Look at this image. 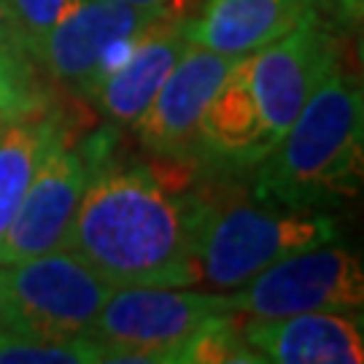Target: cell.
I'll return each mask as SVG.
<instances>
[{
	"instance_id": "obj_1",
	"label": "cell",
	"mask_w": 364,
	"mask_h": 364,
	"mask_svg": "<svg viewBox=\"0 0 364 364\" xmlns=\"http://www.w3.org/2000/svg\"><path fill=\"white\" fill-rule=\"evenodd\" d=\"M87 186L65 248L111 287H195V243L205 208L186 159L132 162L114 156V132L78 146Z\"/></svg>"
},
{
	"instance_id": "obj_3",
	"label": "cell",
	"mask_w": 364,
	"mask_h": 364,
	"mask_svg": "<svg viewBox=\"0 0 364 364\" xmlns=\"http://www.w3.org/2000/svg\"><path fill=\"white\" fill-rule=\"evenodd\" d=\"M205 208L195 243L197 284L237 291L264 267L299 251L329 246L338 221L316 210L248 200L227 186H203Z\"/></svg>"
},
{
	"instance_id": "obj_15",
	"label": "cell",
	"mask_w": 364,
	"mask_h": 364,
	"mask_svg": "<svg viewBox=\"0 0 364 364\" xmlns=\"http://www.w3.org/2000/svg\"><path fill=\"white\" fill-rule=\"evenodd\" d=\"M63 138L65 117L52 108L30 119L6 122L0 130V237L6 235L41 162Z\"/></svg>"
},
{
	"instance_id": "obj_4",
	"label": "cell",
	"mask_w": 364,
	"mask_h": 364,
	"mask_svg": "<svg viewBox=\"0 0 364 364\" xmlns=\"http://www.w3.org/2000/svg\"><path fill=\"white\" fill-rule=\"evenodd\" d=\"M6 267V329L27 338H84L117 289L70 248Z\"/></svg>"
},
{
	"instance_id": "obj_12",
	"label": "cell",
	"mask_w": 364,
	"mask_h": 364,
	"mask_svg": "<svg viewBox=\"0 0 364 364\" xmlns=\"http://www.w3.org/2000/svg\"><path fill=\"white\" fill-rule=\"evenodd\" d=\"M318 0H203L195 16H183L186 43L219 54H254L287 36Z\"/></svg>"
},
{
	"instance_id": "obj_9",
	"label": "cell",
	"mask_w": 364,
	"mask_h": 364,
	"mask_svg": "<svg viewBox=\"0 0 364 364\" xmlns=\"http://www.w3.org/2000/svg\"><path fill=\"white\" fill-rule=\"evenodd\" d=\"M84 186V154L63 138L41 162L9 230L0 237V264H16L65 248Z\"/></svg>"
},
{
	"instance_id": "obj_18",
	"label": "cell",
	"mask_w": 364,
	"mask_h": 364,
	"mask_svg": "<svg viewBox=\"0 0 364 364\" xmlns=\"http://www.w3.org/2000/svg\"><path fill=\"white\" fill-rule=\"evenodd\" d=\"M3 3L16 30L30 43V49H36L41 38L78 6V0H3Z\"/></svg>"
},
{
	"instance_id": "obj_6",
	"label": "cell",
	"mask_w": 364,
	"mask_h": 364,
	"mask_svg": "<svg viewBox=\"0 0 364 364\" xmlns=\"http://www.w3.org/2000/svg\"><path fill=\"white\" fill-rule=\"evenodd\" d=\"M364 302L362 262L346 248H311L264 267L230 294L232 313L281 318L297 313H353Z\"/></svg>"
},
{
	"instance_id": "obj_10",
	"label": "cell",
	"mask_w": 364,
	"mask_h": 364,
	"mask_svg": "<svg viewBox=\"0 0 364 364\" xmlns=\"http://www.w3.org/2000/svg\"><path fill=\"white\" fill-rule=\"evenodd\" d=\"M168 14L165 9H135L114 0H78V6L60 19L33 49L54 84L84 95L97 57L114 38L141 33Z\"/></svg>"
},
{
	"instance_id": "obj_5",
	"label": "cell",
	"mask_w": 364,
	"mask_h": 364,
	"mask_svg": "<svg viewBox=\"0 0 364 364\" xmlns=\"http://www.w3.org/2000/svg\"><path fill=\"white\" fill-rule=\"evenodd\" d=\"M232 313L227 291H192L181 287H117L87 338L105 348H138L162 353L176 364L186 340L210 321Z\"/></svg>"
},
{
	"instance_id": "obj_7",
	"label": "cell",
	"mask_w": 364,
	"mask_h": 364,
	"mask_svg": "<svg viewBox=\"0 0 364 364\" xmlns=\"http://www.w3.org/2000/svg\"><path fill=\"white\" fill-rule=\"evenodd\" d=\"M338 38L318 19V11L299 19L287 36L248 54V84L273 149L308 97L338 70Z\"/></svg>"
},
{
	"instance_id": "obj_11",
	"label": "cell",
	"mask_w": 364,
	"mask_h": 364,
	"mask_svg": "<svg viewBox=\"0 0 364 364\" xmlns=\"http://www.w3.org/2000/svg\"><path fill=\"white\" fill-rule=\"evenodd\" d=\"M246 343L273 364H362V318L351 313L313 311L281 318H248Z\"/></svg>"
},
{
	"instance_id": "obj_2",
	"label": "cell",
	"mask_w": 364,
	"mask_h": 364,
	"mask_svg": "<svg viewBox=\"0 0 364 364\" xmlns=\"http://www.w3.org/2000/svg\"><path fill=\"white\" fill-rule=\"evenodd\" d=\"M362 90L335 70L259 162L254 197L308 210L340 195H353L362 176Z\"/></svg>"
},
{
	"instance_id": "obj_16",
	"label": "cell",
	"mask_w": 364,
	"mask_h": 364,
	"mask_svg": "<svg viewBox=\"0 0 364 364\" xmlns=\"http://www.w3.org/2000/svg\"><path fill=\"white\" fill-rule=\"evenodd\" d=\"M264 364L246 343L237 313H227L203 326L176 353V364Z\"/></svg>"
},
{
	"instance_id": "obj_23",
	"label": "cell",
	"mask_w": 364,
	"mask_h": 364,
	"mask_svg": "<svg viewBox=\"0 0 364 364\" xmlns=\"http://www.w3.org/2000/svg\"><path fill=\"white\" fill-rule=\"evenodd\" d=\"M0 130H3V122H0Z\"/></svg>"
},
{
	"instance_id": "obj_13",
	"label": "cell",
	"mask_w": 364,
	"mask_h": 364,
	"mask_svg": "<svg viewBox=\"0 0 364 364\" xmlns=\"http://www.w3.org/2000/svg\"><path fill=\"white\" fill-rule=\"evenodd\" d=\"M183 49V14H176L168 6V14L146 27L132 57L114 76L105 78L92 103H97V108L114 124L130 127L151 105Z\"/></svg>"
},
{
	"instance_id": "obj_22",
	"label": "cell",
	"mask_w": 364,
	"mask_h": 364,
	"mask_svg": "<svg viewBox=\"0 0 364 364\" xmlns=\"http://www.w3.org/2000/svg\"><path fill=\"white\" fill-rule=\"evenodd\" d=\"M9 22V11H6V3L0 0V36H3V27Z\"/></svg>"
},
{
	"instance_id": "obj_19",
	"label": "cell",
	"mask_w": 364,
	"mask_h": 364,
	"mask_svg": "<svg viewBox=\"0 0 364 364\" xmlns=\"http://www.w3.org/2000/svg\"><path fill=\"white\" fill-rule=\"evenodd\" d=\"M340 16L348 22V25H359L362 22L364 11V0H338Z\"/></svg>"
},
{
	"instance_id": "obj_17",
	"label": "cell",
	"mask_w": 364,
	"mask_h": 364,
	"mask_svg": "<svg viewBox=\"0 0 364 364\" xmlns=\"http://www.w3.org/2000/svg\"><path fill=\"white\" fill-rule=\"evenodd\" d=\"M103 362V346L92 338L46 340L3 329L0 364H95Z\"/></svg>"
},
{
	"instance_id": "obj_21",
	"label": "cell",
	"mask_w": 364,
	"mask_h": 364,
	"mask_svg": "<svg viewBox=\"0 0 364 364\" xmlns=\"http://www.w3.org/2000/svg\"><path fill=\"white\" fill-rule=\"evenodd\" d=\"M6 329V281H3V270H0V332Z\"/></svg>"
},
{
	"instance_id": "obj_14",
	"label": "cell",
	"mask_w": 364,
	"mask_h": 364,
	"mask_svg": "<svg viewBox=\"0 0 364 364\" xmlns=\"http://www.w3.org/2000/svg\"><path fill=\"white\" fill-rule=\"evenodd\" d=\"M273 151L248 84V54L230 70L200 122V159L224 168L259 165Z\"/></svg>"
},
{
	"instance_id": "obj_8",
	"label": "cell",
	"mask_w": 364,
	"mask_h": 364,
	"mask_svg": "<svg viewBox=\"0 0 364 364\" xmlns=\"http://www.w3.org/2000/svg\"><path fill=\"white\" fill-rule=\"evenodd\" d=\"M246 57V54H243ZM243 57L186 43L144 117L132 122L141 144L154 156L200 162V122L224 78Z\"/></svg>"
},
{
	"instance_id": "obj_20",
	"label": "cell",
	"mask_w": 364,
	"mask_h": 364,
	"mask_svg": "<svg viewBox=\"0 0 364 364\" xmlns=\"http://www.w3.org/2000/svg\"><path fill=\"white\" fill-rule=\"evenodd\" d=\"M114 3H124V6H135V9H165L170 0H114Z\"/></svg>"
}]
</instances>
